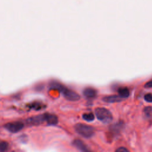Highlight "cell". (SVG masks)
Wrapping results in <instances>:
<instances>
[{
  "label": "cell",
  "instance_id": "6da1fadb",
  "mask_svg": "<svg viewBox=\"0 0 152 152\" xmlns=\"http://www.w3.org/2000/svg\"><path fill=\"white\" fill-rule=\"evenodd\" d=\"M50 88L58 90L59 92H61L64 97L68 100L70 101H77L80 99V96L76 92L68 88L64 85L57 83V82H52L50 84Z\"/></svg>",
  "mask_w": 152,
  "mask_h": 152
},
{
  "label": "cell",
  "instance_id": "7a4b0ae2",
  "mask_svg": "<svg viewBox=\"0 0 152 152\" xmlns=\"http://www.w3.org/2000/svg\"><path fill=\"white\" fill-rule=\"evenodd\" d=\"M76 132L85 138H90L94 134V129L93 127L83 124H77L74 126Z\"/></svg>",
  "mask_w": 152,
  "mask_h": 152
},
{
  "label": "cell",
  "instance_id": "3957f363",
  "mask_svg": "<svg viewBox=\"0 0 152 152\" xmlns=\"http://www.w3.org/2000/svg\"><path fill=\"white\" fill-rule=\"evenodd\" d=\"M95 114L97 119L104 124L110 123L113 119L111 112L104 107H97L95 109Z\"/></svg>",
  "mask_w": 152,
  "mask_h": 152
},
{
  "label": "cell",
  "instance_id": "277c9868",
  "mask_svg": "<svg viewBox=\"0 0 152 152\" xmlns=\"http://www.w3.org/2000/svg\"><path fill=\"white\" fill-rule=\"evenodd\" d=\"M5 128L12 133H16L23 129L24 124L21 121H13L6 124Z\"/></svg>",
  "mask_w": 152,
  "mask_h": 152
},
{
  "label": "cell",
  "instance_id": "5b68a950",
  "mask_svg": "<svg viewBox=\"0 0 152 152\" xmlns=\"http://www.w3.org/2000/svg\"><path fill=\"white\" fill-rule=\"evenodd\" d=\"M42 115L44 122H46L48 125H55L58 122V117L55 115L46 113L42 114Z\"/></svg>",
  "mask_w": 152,
  "mask_h": 152
},
{
  "label": "cell",
  "instance_id": "8992f818",
  "mask_svg": "<svg viewBox=\"0 0 152 152\" xmlns=\"http://www.w3.org/2000/svg\"><path fill=\"white\" fill-rule=\"evenodd\" d=\"M122 99L123 98L119 95H112L104 97L103 98V100L107 103H115L122 101Z\"/></svg>",
  "mask_w": 152,
  "mask_h": 152
},
{
  "label": "cell",
  "instance_id": "52a82bcc",
  "mask_svg": "<svg viewBox=\"0 0 152 152\" xmlns=\"http://www.w3.org/2000/svg\"><path fill=\"white\" fill-rule=\"evenodd\" d=\"M83 94L88 99H92L96 96L97 91L93 88L87 87L83 90Z\"/></svg>",
  "mask_w": 152,
  "mask_h": 152
},
{
  "label": "cell",
  "instance_id": "ba28073f",
  "mask_svg": "<svg viewBox=\"0 0 152 152\" xmlns=\"http://www.w3.org/2000/svg\"><path fill=\"white\" fill-rule=\"evenodd\" d=\"M72 144L75 147H77L78 149H79L81 151H88V149L87 148L86 144L84 143V142H83L80 140H78V139L75 140L73 141Z\"/></svg>",
  "mask_w": 152,
  "mask_h": 152
},
{
  "label": "cell",
  "instance_id": "9c48e42d",
  "mask_svg": "<svg viewBox=\"0 0 152 152\" xmlns=\"http://www.w3.org/2000/svg\"><path fill=\"white\" fill-rule=\"evenodd\" d=\"M118 92L119 96H120L122 98H126L129 96V91L127 87H122L118 88Z\"/></svg>",
  "mask_w": 152,
  "mask_h": 152
},
{
  "label": "cell",
  "instance_id": "30bf717a",
  "mask_svg": "<svg viewBox=\"0 0 152 152\" xmlns=\"http://www.w3.org/2000/svg\"><path fill=\"white\" fill-rule=\"evenodd\" d=\"M143 115L145 119L152 118V107H145L143 110Z\"/></svg>",
  "mask_w": 152,
  "mask_h": 152
},
{
  "label": "cell",
  "instance_id": "8fae6325",
  "mask_svg": "<svg viewBox=\"0 0 152 152\" xmlns=\"http://www.w3.org/2000/svg\"><path fill=\"white\" fill-rule=\"evenodd\" d=\"M83 118L87 121V122H91L93 121L94 119V116L93 113H84L83 115Z\"/></svg>",
  "mask_w": 152,
  "mask_h": 152
},
{
  "label": "cell",
  "instance_id": "7c38bea8",
  "mask_svg": "<svg viewBox=\"0 0 152 152\" xmlns=\"http://www.w3.org/2000/svg\"><path fill=\"white\" fill-rule=\"evenodd\" d=\"M8 148V144L6 141L0 142V151H7Z\"/></svg>",
  "mask_w": 152,
  "mask_h": 152
},
{
  "label": "cell",
  "instance_id": "4fadbf2b",
  "mask_svg": "<svg viewBox=\"0 0 152 152\" xmlns=\"http://www.w3.org/2000/svg\"><path fill=\"white\" fill-rule=\"evenodd\" d=\"M144 99L147 102H152V94L147 93L144 96Z\"/></svg>",
  "mask_w": 152,
  "mask_h": 152
},
{
  "label": "cell",
  "instance_id": "5bb4252c",
  "mask_svg": "<svg viewBox=\"0 0 152 152\" xmlns=\"http://www.w3.org/2000/svg\"><path fill=\"white\" fill-rule=\"evenodd\" d=\"M144 87H145V88H151L152 87V80L147 82L144 85Z\"/></svg>",
  "mask_w": 152,
  "mask_h": 152
},
{
  "label": "cell",
  "instance_id": "9a60e30c",
  "mask_svg": "<svg viewBox=\"0 0 152 152\" xmlns=\"http://www.w3.org/2000/svg\"><path fill=\"white\" fill-rule=\"evenodd\" d=\"M116 151H117V152H126V151H128V150L125 147H119L116 150Z\"/></svg>",
  "mask_w": 152,
  "mask_h": 152
}]
</instances>
